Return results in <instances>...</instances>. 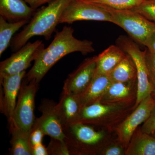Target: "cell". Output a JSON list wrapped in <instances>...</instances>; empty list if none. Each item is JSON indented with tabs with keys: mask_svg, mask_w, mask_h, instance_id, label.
Wrapping results in <instances>:
<instances>
[{
	"mask_svg": "<svg viewBox=\"0 0 155 155\" xmlns=\"http://www.w3.org/2000/svg\"><path fill=\"white\" fill-rule=\"evenodd\" d=\"M73 33L74 29L67 26L57 32L52 41L39 55L33 67L25 75L27 81L34 80L39 83L53 66L69 54L79 52L86 55L94 51L92 42L78 39Z\"/></svg>",
	"mask_w": 155,
	"mask_h": 155,
	"instance_id": "cell-1",
	"label": "cell"
},
{
	"mask_svg": "<svg viewBox=\"0 0 155 155\" xmlns=\"http://www.w3.org/2000/svg\"><path fill=\"white\" fill-rule=\"evenodd\" d=\"M78 122L64 127L65 142L69 155H100L117 137L116 132Z\"/></svg>",
	"mask_w": 155,
	"mask_h": 155,
	"instance_id": "cell-2",
	"label": "cell"
},
{
	"mask_svg": "<svg viewBox=\"0 0 155 155\" xmlns=\"http://www.w3.org/2000/svg\"><path fill=\"white\" fill-rule=\"evenodd\" d=\"M71 0H54L35 12L30 21L11 41V49L17 51L35 36H43L48 40L59 24L63 12Z\"/></svg>",
	"mask_w": 155,
	"mask_h": 155,
	"instance_id": "cell-3",
	"label": "cell"
},
{
	"mask_svg": "<svg viewBox=\"0 0 155 155\" xmlns=\"http://www.w3.org/2000/svg\"><path fill=\"white\" fill-rule=\"evenodd\" d=\"M136 103L108 104L98 101L81 108L78 122L115 132L136 108Z\"/></svg>",
	"mask_w": 155,
	"mask_h": 155,
	"instance_id": "cell-4",
	"label": "cell"
},
{
	"mask_svg": "<svg viewBox=\"0 0 155 155\" xmlns=\"http://www.w3.org/2000/svg\"><path fill=\"white\" fill-rule=\"evenodd\" d=\"M110 13L112 23L123 28L136 41L144 45L147 40L155 31V23L141 14L131 10H117L100 5Z\"/></svg>",
	"mask_w": 155,
	"mask_h": 155,
	"instance_id": "cell-5",
	"label": "cell"
},
{
	"mask_svg": "<svg viewBox=\"0 0 155 155\" xmlns=\"http://www.w3.org/2000/svg\"><path fill=\"white\" fill-rule=\"evenodd\" d=\"M117 45L130 55L135 64L137 73V94L136 107L141 101L149 96L155 90L150 80L146 61V50L142 51L139 46L130 38L120 36L117 40Z\"/></svg>",
	"mask_w": 155,
	"mask_h": 155,
	"instance_id": "cell-6",
	"label": "cell"
},
{
	"mask_svg": "<svg viewBox=\"0 0 155 155\" xmlns=\"http://www.w3.org/2000/svg\"><path fill=\"white\" fill-rule=\"evenodd\" d=\"M38 84L34 80L22 82L13 119L10 123L27 132H31L35 121V100Z\"/></svg>",
	"mask_w": 155,
	"mask_h": 155,
	"instance_id": "cell-7",
	"label": "cell"
},
{
	"mask_svg": "<svg viewBox=\"0 0 155 155\" xmlns=\"http://www.w3.org/2000/svg\"><path fill=\"white\" fill-rule=\"evenodd\" d=\"M45 48L42 41L27 42L11 57L1 62L0 76L15 75L25 71Z\"/></svg>",
	"mask_w": 155,
	"mask_h": 155,
	"instance_id": "cell-8",
	"label": "cell"
},
{
	"mask_svg": "<svg viewBox=\"0 0 155 155\" xmlns=\"http://www.w3.org/2000/svg\"><path fill=\"white\" fill-rule=\"evenodd\" d=\"M82 20L113 22L111 14L101 6L83 0H71L61 15L59 24Z\"/></svg>",
	"mask_w": 155,
	"mask_h": 155,
	"instance_id": "cell-9",
	"label": "cell"
},
{
	"mask_svg": "<svg viewBox=\"0 0 155 155\" xmlns=\"http://www.w3.org/2000/svg\"><path fill=\"white\" fill-rule=\"evenodd\" d=\"M155 106V101L150 95L141 101L117 127L115 131L117 139L125 146H128L136 129L149 117Z\"/></svg>",
	"mask_w": 155,
	"mask_h": 155,
	"instance_id": "cell-10",
	"label": "cell"
},
{
	"mask_svg": "<svg viewBox=\"0 0 155 155\" xmlns=\"http://www.w3.org/2000/svg\"><path fill=\"white\" fill-rule=\"evenodd\" d=\"M56 105L48 100L42 102L39 108L41 116L35 118L32 129L38 128L44 132L45 135L65 142L66 135L64 126L56 110Z\"/></svg>",
	"mask_w": 155,
	"mask_h": 155,
	"instance_id": "cell-11",
	"label": "cell"
},
{
	"mask_svg": "<svg viewBox=\"0 0 155 155\" xmlns=\"http://www.w3.org/2000/svg\"><path fill=\"white\" fill-rule=\"evenodd\" d=\"M97 56L87 58L68 75L63 87L64 93L80 95L90 85L95 75Z\"/></svg>",
	"mask_w": 155,
	"mask_h": 155,
	"instance_id": "cell-12",
	"label": "cell"
},
{
	"mask_svg": "<svg viewBox=\"0 0 155 155\" xmlns=\"http://www.w3.org/2000/svg\"><path fill=\"white\" fill-rule=\"evenodd\" d=\"M26 72L15 75L0 76L2 86L1 94L0 107L2 113L8 118L9 124L12 122L17 104V99Z\"/></svg>",
	"mask_w": 155,
	"mask_h": 155,
	"instance_id": "cell-13",
	"label": "cell"
},
{
	"mask_svg": "<svg viewBox=\"0 0 155 155\" xmlns=\"http://www.w3.org/2000/svg\"><path fill=\"white\" fill-rule=\"evenodd\" d=\"M137 94V79L112 82L99 101L113 104L136 103Z\"/></svg>",
	"mask_w": 155,
	"mask_h": 155,
	"instance_id": "cell-14",
	"label": "cell"
},
{
	"mask_svg": "<svg viewBox=\"0 0 155 155\" xmlns=\"http://www.w3.org/2000/svg\"><path fill=\"white\" fill-rule=\"evenodd\" d=\"M56 109L64 128L78 123L81 110L79 94L63 92Z\"/></svg>",
	"mask_w": 155,
	"mask_h": 155,
	"instance_id": "cell-15",
	"label": "cell"
},
{
	"mask_svg": "<svg viewBox=\"0 0 155 155\" xmlns=\"http://www.w3.org/2000/svg\"><path fill=\"white\" fill-rule=\"evenodd\" d=\"M35 11L23 0H0V17L9 22L29 20Z\"/></svg>",
	"mask_w": 155,
	"mask_h": 155,
	"instance_id": "cell-16",
	"label": "cell"
},
{
	"mask_svg": "<svg viewBox=\"0 0 155 155\" xmlns=\"http://www.w3.org/2000/svg\"><path fill=\"white\" fill-rule=\"evenodd\" d=\"M112 82L108 75L95 74L88 87L79 95L81 108L99 101Z\"/></svg>",
	"mask_w": 155,
	"mask_h": 155,
	"instance_id": "cell-17",
	"label": "cell"
},
{
	"mask_svg": "<svg viewBox=\"0 0 155 155\" xmlns=\"http://www.w3.org/2000/svg\"><path fill=\"white\" fill-rule=\"evenodd\" d=\"M125 155H155V138L137 127L127 147Z\"/></svg>",
	"mask_w": 155,
	"mask_h": 155,
	"instance_id": "cell-18",
	"label": "cell"
},
{
	"mask_svg": "<svg viewBox=\"0 0 155 155\" xmlns=\"http://www.w3.org/2000/svg\"><path fill=\"white\" fill-rule=\"evenodd\" d=\"M126 55L119 46L109 47L97 56L96 74L108 75Z\"/></svg>",
	"mask_w": 155,
	"mask_h": 155,
	"instance_id": "cell-19",
	"label": "cell"
},
{
	"mask_svg": "<svg viewBox=\"0 0 155 155\" xmlns=\"http://www.w3.org/2000/svg\"><path fill=\"white\" fill-rule=\"evenodd\" d=\"M10 125L12 134L11 154L32 155V147L30 142L31 132L24 131L13 124Z\"/></svg>",
	"mask_w": 155,
	"mask_h": 155,
	"instance_id": "cell-20",
	"label": "cell"
},
{
	"mask_svg": "<svg viewBox=\"0 0 155 155\" xmlns=\"http://www.w3.org/2000/svg\"><path fill=\"white\" fill-rule=\"evenodd\" d=\"M108 75L113 82H127L137 79L136 67L133 59L126 54L125 58Z\"/></svg>",
	"mask_w": 155,
	"mask_h": 155,
	"instance_id": "cell-21",
	"label": "cell"
},
{
	"mask_svg": "<svg viewBox=\"0 0 155 155\" xmlns=\"http://www.w3.org/2000/svg\"><path fill=\"white\" fill-rule=\"evenodd\" d=\"M29 21V20H24L9 22L0 17V57L11 45L15 33Z\"/></svg>",
	"mask_w": 155,
	"mask_h": 155,
	"instance_id": "cell-22",
	"label": "cell"
},
{
	"mask_svg": "<svg viewBox=\"0 0 155 155\" xmlns=\"http://www.w3.org/2000/svg\"><path fill=\"white\" fill-rule=\"evenodd\" d=\"M85 2L117 10H130L139 5L145 0H83Z\"/></svg>",
	"mask_w": 155,
	"mask_h": 155,
	"instance_id": "cell-23",
	"label": "cell"
},
{
	"mask_svg": "<svg viewBox=\"0 0 155 155\" xmlns=\"http://www.w3.org/2000/svg\"><path fill=\"white\" fill-rule=\"evenodd\" d=\"M130 10L155 23V0H145L139 5Z\"/></svg>",
	"mask_w": 155,
	"mask_h": 155,
	"instance_id": "cell-24",
	"label": "cell"
},
{
	"mask_svg": "<svg viewBox=\"0 0 155 155\" xmlns=\"http://www.w3.org/2000/svg\"><path fill=\"white\" fill-rule=\"evenodd\" d=\"M127 148L116 137L104 149L100 155H125Z\"/></svg>",
	"mask_w": 155,
	"mask_h": 155,
	"instance_id": "cell-25",
	"label": "cell"
},
{
	"mask_svg": "<svg viewBox=\"0 0 155 155\" xmlns=\"http://www.w3.org/2000/svg\"><path fill=\"white\" fill-rule=\"evenodd\" d=\"M47 148L48 155H69L65 142L52 139Z\"/></svg>",
	"mask_w": 155,
	"mask_h": 155,
	"instance_id": "cell-26",
	"label": "cell"
},
{
	"mask_svg": "<svg viewBox=\"0 0 155 155\" xmlns=\"http://www.w3.org/2000/svg\"><path fill=\"white\" fill-rule=\"evenodd\" d=\"M146 61L151 82L155 90V54L148 49L146 53Z\"/></svg>",
	"mask_w": 155,
	"mask_h": 155,
	"instance_id": "cell-27",
	"label": "cell"
},
{
	"mask_svg": "<svg viewBox=\"0 0 155 155\" xmlns=\"http://www.w3.org/2000/svg\"><path fill=\"white\" fill-rule=\"evenodd\" d=\"M143 132L151 134L155 130V106L153 108L150 115L141 126Z\"/></svg>",
	"mask_w": 155,
	"mask_h": 155,
	"instance_id": "cell-28",
	"label": "cell"
},
{
	"mask_svg": "<svg viewBox=\"0 0 155 155\" xmlns=\"http://www.w3.org/2000/svg\"><path fill=\"white\" fill-rule=\"evenodd\" d=\"M45 135L44 132L38 128H33L31 132L30 142L32 147L42 143L43 138Z\"/></svg>",
	"mask_w": 155,
	"mask_h": 155,
	"instance_id": "cell-29",
	"label": "cell"
},
{
	"mask_svg": "<svg viewBox=\"0 0 155 155\" xmlns=\"http://www.w3.org/2000/svg\"><path fill=\"white\" fill-rule=\"evenodd\" d=\"M25 2L28 4L32 8L36 10L38 7L42 5L51 2L54 0H23Z\"/></svg>",
	"mask_w": 155,
	"mask_h": 155,
	"instance_id": "cell-30",
	"label": "cell"
},
{
	"mask_svg": "<svg viewBox=\"0 0 155 155\" xmlns=\"http://www.w3.org/2000/svg\"><path fill=\"white\" fill-rule=\"evenodd\" d=\"M143 45L147 47L150 52L155 54V31L148 38Z\"/></svg>",
	"mask_w": 155,
	"mask_h": 155,
	"instance_id": "cell-31",
	"label": "cell"
},
{
	"mask_svg": "<svg viewBox=\"0 0 155 155\" xmlns=\"http://www.w3.org/2000/svg\"><path fill=\"white\" fill-rule=\"evenodd\" d=\"M48 155L47 148L41 143L37 145L32 147V155Z\"/></svg>",
	"mask_w": 155,
	"mask_h": 155,
	"instance_id": "cell-32",
	"label": "cell"
},
{
	"mask_svg": "<svg viewBox=\"0 0 155 155\" xmlns=\"http://www.w3.org/2000/svg\"><path fill=\"white\" fill-rule=\"evenodd\" d=\"M151 96L153 98L155 101V90L152 92L151 94Z\"/></svg>",
	"mask_w": 155,
	"mask_h": 155,
	"instance_id": "cell-33",
	"label": "cell"
},
{
	"mask_svg": "<svg viewBox=\"0 0 155 155\" xmlns=\"http://www.w3.org/2000/svg\"><path fill=\"white\" fill-rule=\"evenodd\" d=\"M151 135L153 136V137H155V130L153 132L152 134H151Z\"/></svg>",
	"mask_w": 155,
	"mask_h": 155,
	"instance_id": "cell-34",
	"label": "cell"
}]
</instances>
